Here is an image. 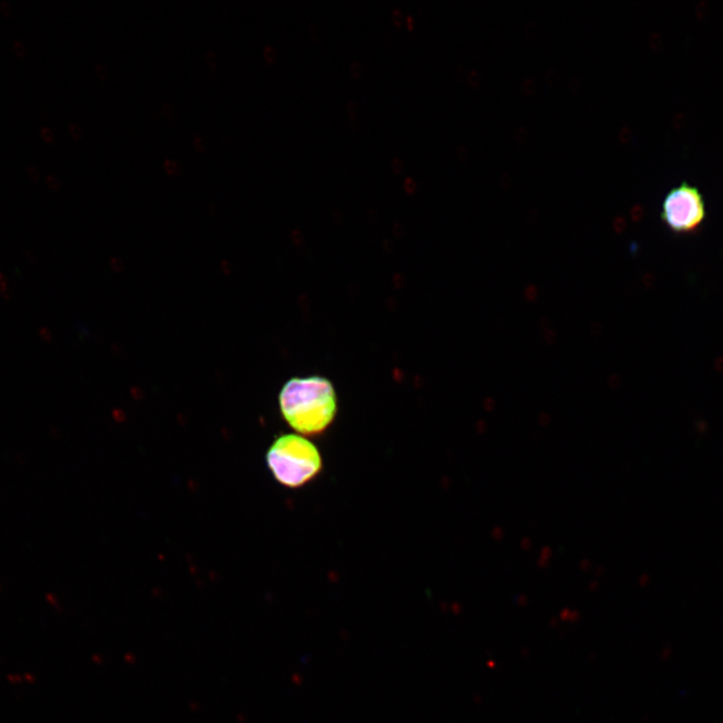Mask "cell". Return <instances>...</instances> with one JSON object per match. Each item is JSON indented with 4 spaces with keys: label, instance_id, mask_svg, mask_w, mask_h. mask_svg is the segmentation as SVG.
Segmentation results:
<instances>
[{
    "label": "cell",
    "instance_id": "cell-1",
    "mask_svg": "<svg viewBox=\"0 0 723 723\" xmlns=\"http://www.w3.org/2000/svg\"><path fill=\"white\" fill-rule=\"evenodd\" d=\"M284 420L298 434L318 435L327 430L337 411L336 391L328 379L293 378L278 396Z\"/></svg>",
    "mask_w": 723,
    "mask_h": 723
},
{
    "label": "cell",
    "instance_id": "cell-2",
    "mask_svg": "<svg viewBox=\"0 0 723 723\" xmlns=\"http://www.w3.org/2000/svg\"><path fill=\"white\" fill-rule=\"evenodd\" d=\"M266 462L275 480L291 488L311 481L323 465L318 448L310 440L296 434L278 437L269 447Z\"/></svg>",
    "mask_w": 723,
    "mask_h": 723
},
{
    "label": "cell",
    "instance_id": "cell-3",
    "mask_svg": "<svg viewBox=\"0 0 723 723\" xmlns=\"http://www.w3.org/2000/svg\"><path fill=\"white\" fill-rule=\"evenodd\" d=\"M661 220L678 234L697 231L706 218V205L697 187L682 182L666 194L660 212Z\"/></svg>",
    "mask_w": 723,
    "mask_h": 723
},
{
    "label": "cell",
    "instance_id": "cell-4",
    "mask_svg": "<svg viewBox=\"0 0 723 723\" xmlns=\"http://www.w3.org/2000/svg\"><path fill=\"white\" fill-rule=\"evenodd\" d=\"M307 33H309L310 38L312 42L320 43L321 38H323V31H321V26L318 24H311L307 27Z\"/></svg>",
    "mask_w": 723,
    "mask_h": 723
},
{
    "label": "cell",
    "instance_id": "cell-5",
    "mask_svg": "<svg viewBox=\"0 0 723 723\" xmlns=\"http://www.w3.org/2000/svg\"><path fill=\"white\" fill-rule=\"evenodd\" d=\"M163 168L164 170L166 171V173H167L169 176H177V175L180 173V166L176 161L169 160V159H166V160L164 161L163 163Z\"/></svg>",
    "mask_w": 723,
    "mask_h": 723
},
{
    "label": "cell",
    "instance_id": "cell-6",
    "mask_svg": "<svg viewBox=\"0 0 723 723\" xmlns=\"http://www.w3.org/2000/svg\"><path fill=\"white\" fill-rule=\"evenodd\" d=\"M264 56L268 63H275V59H277V51L271 45H266L264 49Z\"/></svg>",
    "mask_w": 723,
    "mask_h": 723
},
{
    "label": "cell",
    "instance_id": "cell-7",
    "mask_svg": "<svg viewBox=\"0 0 723 723\" xmlns=\"http://www.w3.org/2000/svg\"><path fill=\"white\" fill-rule=\"evenodd\" d=\"M346 109L347 113H348V115L350 116V118L352 119V120L353 119L357 118L358 113H359V107H358L357 102L353 101V100H349V101L346 102Z\"/></svg>",
    "mask_w": 723,
    "mask_h": 723
},
{
    "label": "cell",
    "instance_id": "cell-8",
    "mask_svg": "<svg viewBox=\"0 0 723 723\" xmlns=\"http://www.w3.org/2000/svg\"><path fill=\"white\" fill-rule=\"evenodd\" d=\"M205 61H206V63L209 66V68H216L218 67V54H216L215 52H214L213 51L206 52V54H205Z\"/></svg>",
    "mask_w": 723,
    "mask_h": 723
},
{
    "label": "cell",
    "instance_id": "cell-9",
    "mask_svg": "<svg viewBox=\"0 0 723 723\" xmlns=\"http://www.w3.org/2000/svg\"><path fill=\"white\" fill-rule=\"evenodd\" d=\"M96 72H97L98 77L100 81H107L109 77V70L106 65L104 63H97L96 65Z\"/></svg>",
    "mask_w": 723,
    "mask_h": 723
},
{
    "label": "cell",
    "instance_id": "cell-10",
    "mask_svg": "<svg viewBox=\"0 0 723 723\" xmlns=\"http://www.w3.org/2000/svg\"><path fill=\"white\" fill-rule=\"evenodd\" d=\"M350 73L355 79H359L363 73L362 63L359 61H353L350 63Z\"/></svg>",
    "mask_w": 723,
    "mask_h": 723
},
{
    "label": "cell",
    "instance_id": "cell-11",
    "mask_svg": "<svg viewBox=\"0 0 723 723\" xmlns=\"http://www.w3.org/2000/svg\"><path fill=\"white\" fill-rule=\"evenodd\" d=\"M384 42L386 43L388 47H393L396 45V36L393 31H388L384 33Z\"/></svg>",
    "mask_w": 723,
    "mask_h": 723
},
{
    "label": "cell",
    "instance_id": "cell-12",
    "mask_svg": "<svg viewBox=\"0 0 723 723\" xmlns=\"http://www.w3.org/2000/svg\"><path fill=\"white\" fill-rule=\"evenodd\" d=\"M193 145L195 148L196 151L203 153L205 151V142L204 140L199 136H195L193 138Z\"/></svg>",
    "mask_w": 723,
    "mask_h": 723
},
{
    "label": "cell",
    "instance_id": "cell-13",
    "mask_svg": "<svg viewBox=\"0 0 723 723\" xmlns=\"http://www.w3.org/2000/svg\"><path fill=\"white\" fill-rule=\"evenodd\" d=\"M392 20H393L394 24H395L397 26H400L403 22L402 11L398 8L394 9L393 13H392Z\"/></svg>",
    "mask_w": 723,
    "mask_h": 723
},
{
    "label": "cell",
    "instance_id": "cell-14",
    "mask_svg": "<svg viewBox=\"0 0 723 723\" xmlns=\"http://www.w3.org/2000/svg\"><path fill=\"white\" fill-rule=\"evenodd\" d=\"M391 165L397 174H399V173L402 172L404 170V162L402 161V159L398 158V157H396V158H394L393 160H392Z\"/></svg>",
    "mask_w": 723,
    "mask_h": 723
},
{
    "label": "cell",
    "instance_id": "cell-15",
    "mask_svg": "<svg viewBox=\"0 0 723 723\" xmlns=\"http://www.w3.org/2000/svg\"><path fill=\"white\" fill-rule=\"evenodd\" d=\"M162 112H163L164 115L169 119H172L175 116L174 108H173L171 105L167 104V102H165V104L162 106Z\"/></svg>",
    "mask_w": 723,
    "mask_h": 723
},
{
    "label": "cell",
    "instance_id": "cell-16",
    "mask_svg": "<svg viewBox=\"0 0 723 723\" xmlns=\"http://www.w3.org/2000/svg\"><path fill=\"white\" fill-rule=\"evenodd\" d=\"M404 187H405V189L408 192H414L415 189H416V183H415L413 178L408 177L406 178L405 181H404Z\"/></svg>",
    "mask_w": 723,
    "mask_h": 723
},
{
    "label": "cell",
    "instance_id": "cell-17",
    "mask_svg": "<svg viewBox=\"0 0 723 723\" xmlns=\"http://www.w3.org/2000/svg\"><path fill=\"white\" fill-rule=\"evenodd\" d=\"M68 130H70V134L73 135V137L76 139L81 138L82 134H83L81 127L77 124H70V127H68Z\"/></svg>",
    "mask_w": 723,
    "mask_h": 723
},
{
    "label": "cell",
    "instance_id": "cell-18",
    "mask_svg": "<svg viewBox=\"0 0 723 723\" xmlns=\"http://www.w3.org/2000/svg\"><path fill=\"white\" fill-rule=\"evenodd\" d=\"M42 134L43 138L47 139V141H52V139H54V133H52L51 129H47V128H45V129H43L42 131Z\"/></svg>",
    "mask_w": 723,
    "mask_h": 723
},
{
    "label": "cell",
    "instance_id": "cell-19",
    "mask_svg": "<svg viewBox=\"0 0 723 723\" xmlns=\"http://www.w3.org/2000/svg\"><path fill=\"white\" fill-rule=\"evenodd\" d=\"M47 182H49L50 185L54 187V188H58L59 185L58 178L52 176V175H51V176H47Z\"/></svg>",
    "mask_w": 723,
    "mask_h": 723
},
{
    "label": "cell",
    "instance_id": "cell-20",
    "mask_svg": "<svg viewBox=\"0 0 723 723\" xmlns=\"http://www.w3.org/2000/svg\"><path fill=\"white\" fill-rule=\"evenodd\" d=\"M29 174H31V176H33V178H36H36H38V175H40V172H38V169L33 167L29 168Z\"/></svg>",
    "mask_w": 723,
    "mask_h": 723
},
{
    "label": "cell",
    "instance_id": "cell-21",
    "mask_svg": "<svg viewBox=\"0 0 723 723\" xmlns=\"http://www.w3.org/2000/svg\"><path fill=\"white\" fill-rule=\"evenodd\" d=\"M406 24H407V26L409 27L410 29H413V27H414V20H413V17H410V15L409 17H407V18H406Z\"/></svg>",
    "mask_w": 723,
    "mask_h": 723
},
{
    "label": "cell",
    "instance_id": "cell-22",
    "mask_svg": "<svg viewBox=\"0 0 723 723\" xmlns=\"http://www.w3.org/2000/svg\"><path fill=\"white\" fill-rule=\"evenodd\" d=\"M356 123H357V120L353 119L352 123H351V128H352L353 130L359 129V128L361 127V125H357Z\"/></svg>",
    "mask_w": 723,
    "mask_h": 723
},
{
    "label": "cell",
    "instance_id": "cell-23",
    "mask_svg": "<svg viewBox=\"0 0 723 723\" xmlns=\"http://www.w3.org/2000/svg\"><path fill=\"white\" fill-rule=\"evenodd\" d=\"M22 43H18V42L15 43V49H17V52H20V51H22V52H26V49H22Z\"/></svg>",
    "mask_w": 723,
    "mask_h": 723
}]
</instances>
